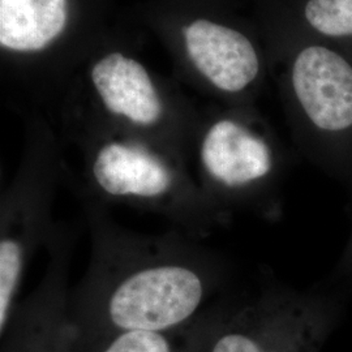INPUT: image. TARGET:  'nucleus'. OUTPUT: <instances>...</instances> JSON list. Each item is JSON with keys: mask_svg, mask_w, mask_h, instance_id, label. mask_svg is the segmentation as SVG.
Here are the masks:
<instances>
[{"mask_svg": "<svg viewBox=\"0 0 352 352\" xmlns=\"http://www.w3.org/2000/svg\"><path fill=\"white\" fill-rule=\"evenodd\" d=\"M58 175L50 164H26L0 201V334L21 302L26 272L36 252L46 248L58 223L54 204Z\"/></svg>", "mask_w": 352, "mask_h": 352, "instance_id": "4", "label": "nucleus"}, {"mask_svg": "<svg viewBox=\"0 0 352 352\" xmlns=\"http://www.w3.org/2000/svg\"><path fill=\"white\" fill-rule=\"evenodd\" d=\"M322 330L300 300L264 295L245 305H212L190 352H318Z\"/></svg>", "mask_w": 352, "mask_h": 352, "instance_id": "3", "label": "nucleus"}, {"mask_svg": "<svg viewBox=\"0 0 352 352\" xmlns=\"http://www.w3.org/2000/svg\"><path fill=\"white\" fill-rule=\"evenodd\" d=\"M74 228L58 225L46 245L43 277L19 302L1 336V352H76L69 277L75 251Z\"/></svg>", "mask_w": 352, "mask_h": 352, "instance_id": "7", "label": "nucleus"}, {"mask_svg": "<svg viewBox=\"0 0 352 352\" xmlns=\"http://www.w3.org/2000/svg\"><path fill=\"white\" fill-rule=\"evenodd\" d=\"M295 32L352 55V0H295Z\"/></svg>", "mask_w": 352, "mask_h": 352, "instance_id": "8", "label": "nucleus"}, {"mask_svg": "<svg viewBox=\"0 0 352 352\" xmlns=\"http://www.w3.org/2000/svg\"><path fill=\"white\" fill-rule=\"evenodd\" d=\"M199 321L192 327L176 331L118 333L82 352H190Z\"/></svg>", "mask_w": 352, "mask_h": 352, "instance_id": "9", "label": "nucleus"}, {"mask_svg": "<svg viewBox=\"0 0 352 352\" xmlns=\"http://www.w3.org/2000/svg\"><path fill=\"white\" fill-rule=\"evenodd\" d=\"M287 88L296 118L325 151L352 144V55L295 32Z\"/></svg>", "mask_w": 352, "mask_h": 352, "instance_id": "5", "label": "nucleus"}, {"mask_svg": "<svg viewBox=\"0 0 352 352\" xmlns=\"http://www.w3.org/2000/svg\"><path fill=\"white\" fill-rule=\"evenodd\" d=\"M90 234L85 274L71 291L76 352L123 331H176L212 307L223 278L213 253L180 231L141 234L81 195Z\"/></svg>", "mask_w": 352, "mask_h": 352, "instance_id": "1", "label": "nucleus"}, {"mask_svg": "<svg viewBox=\"0 0 352 352\" xmlns=\"http://www.w3.org/2000/svg\"><path fill=\"white\" fill-rule=\"evenodd\" d=\"M276 170L272 144L244 120L219 118L202 133L196 182L223 213L263 195Z\"/></svg>", "mask_w": 352, "mask_h": 352, "instance_id": "6", "label": "nucleus"}, {"mask_svg": "<svg viewBox=\"0 0 352 352\" xmlns=\"http://www.w3.org/2000/svg\"><path fill=\"white\" fill-rule=\"evenodd\" d=\"M87 182L84 195L160 215L195 239H205L226 221L193 176L142 141L98 144L87 166Z\"/></svg>", "mask_w": 352, "mask_h": 352, "instance_id": "2", "label": "nucleus"}]
</instances>
